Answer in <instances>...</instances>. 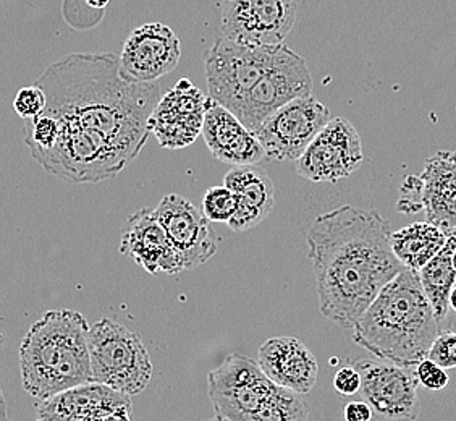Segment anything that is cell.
<instances>
[{
  "label": "cell",
  "instance_id": "1",
  "mask_svg": "<svg viewBox=\"0 0 456 421\" xmlns=\"http://www.w3.org/2000/svg\"><path fill=\"white\" fill-rule=\"evenodd\" d=\"M36 85L47 96L45 114L61 123L53 150L36 156L47 174L69 184H99L132 164L150 136L158 83L126 79L115 54H69Z\"/></svg>",
  "mask_w": 456,
  "mask_h": 421
},
{
  "label": "cell",
  "instance_id": "2",
  "mask_svg": "<svg viewBox=\"0 0 456 421\" xmlns=\"http://www.w3.org/2000/svg\"><path fill=\"white\" fill-rule=\"evenodd\" d=\"M321 313L353 329L404 266L392 248V230L378 210L345 204L317 216L307 232Z\"/></svg>",
  "mask_w": 456,
  "mask_h": 421
},
{
  "label": "cell",
  "instance_id": "3",
  "mask_svg": "<svg viewBox=\"0 0 456 421\" xmlns=\"http://www.w3.org/2000/svg\"><path fill=\"white\" fill-rule=\"evenodd\" d=\"M353 341L379 360L416 368L428 359L440 325L419 272L404 268L351 329Z\"/></svg>",
  "mask_w": 456,
  "mask_h": 421
},
{
  "label": "cell",
  "instance_id": "4",
  "mask_svg": "<svg viewBox=\"0 0 456 421\" xmlns=\"http://www.w3.org/2000/svg\"><path fill=\"white\" fill-rule=\"evenodd\" d=\"M89 326L73 310H51L37 319L20 345L21 383L36 400L93 383Z\"/></svg>",
  "mask_w": 456,
  "mask_h": 421
},
{
  "label": "cell",
  "instance_id": "5",
  "mask_svg": "<svg viewBox=\"0 0 456 421\" xmlns=\"http://www.w3.org/2000/svg\"><path fill=\"white\" fill-rule=\"evenodd\" d=\"M93 383L126 395L141 394L152 377L150 351L140 335L109 318L89 331Z\"/></svg>",
  "mask_w": 456,
  "mask_h": 421
},
{
  "label": "cell",
  "instance_id": "6",
  "mask_svg": "<svg viewBox=\"0 0 456 421\" xmlns=\"http://www.w3.org/2000/svg\"><path fill=\"white\" fill-rule=\"evenodd\" d=\"M281 45H241L219 36L204 54L209 96L232 111L273 69Z\"/></svg>",
  "mask_w": 456,
  "mask_h": 421
},
{
  "label": "cell",
  "instance_id": "7",
  "mask_svg": "<svg viewBox=\"0 0 456 421\" xmlns=\"http://www.w3.org/2000/svg\"><path fill=\"white\" fill-rule=\"evenodd\" d=\"M275 383L259 363L243 355H228L208 375V394L216 415L230 421H253Z\"/></svg>",
  "mask_w": 456,
  "mask_h": 421
},
{
  "label": "cell",
  "instance_id": "8",
  "mask_svg": "<svg viewBox=\"0 0 456 421\" xmlns=\"http://www.w3.org/2000/svg\"><path fill=\"white\" fill-rule=\"evenodd\" d=\"M311 91L313 77L306 61L291 51L289 45H281L273 69L232 109V112L256 133L273 112L297 97L309 96Z\"/></svg>",
  "mask_w": 456,
  "mask_h": 421
},
{
  "label": "cell",
  "instance_id": "9",
  "mask_svg": "<svg viewBox=\"0 0 456 421\" xmlns=\"http://www.w3.org/2000/svg\"><path fill=\"white\" fill-rule=\"evenodd\" d=\"M353 367L360 371V394L380 421H416L421 415L416 368L390 361L360 359Z\"/></svg>",
  "mask_w": 456,
  "mask_h": 421
},
{
  "label": "cell",
  "instance_id": "10",
  "mask_svg": "<svg viewBox=\"0 0 456 421\" xmlns=\"http://www.w3.org/2000/svg\"><path fill=\"white\" fill-rule=\"evenodd\" d=\"M297 23L295 0H222L220 37L241 45H281Z\"/></svg>",
  "mask_w": 456,
  "mask_h": 421
},
{
  "label": "cell",
  "instance_id": "11",
  "mask_svg": "<svg viewBox=\"0 0 456 421\" xmlns=\"http://www.w3.org/2000/svg\"><path fill=\"white\" fill-rule=\"evenodd\" d=\"M332 120L330 111L319 99L297 97L273 112L256 132L265 156L273 161H298L311 141Z\"/></svg>",
  "mask_w": 456,
  "mask_h": 421
},
{
  "label": "cell",
  "instance_id": "12",
  "mask_svg": "<svg viewBox=\"0 0 456 421\" xmlns=\"http://www.w3.org/2000/svg\"><path fill=\"white\" fill-rule=\"evenodd\" d=\"M424 210L426 220L445 230L456 228V150L439 151L426 161L419 177H406L398 210Z\"/></svg>",
  "mask_w": 456,
  "mask_h": 421
},
{
  "label": "cell",
  "instance_id": "13",
  "mask_svg": "<svg viewBox=\"0 0 456 421\" xmlns=\"http://www.w3.org/2000/svg\"><path fill=\"white\" fill-rule=\"evenodd\" d=\"M362 159L364 151L360 133L348 119L335 117L297 161V172L314 184H337L354 174Z\"/></svg>",
  "mask_w": 456,
  "mask_h": 421
},
{
  "label": "cell",
  "instance_id": "14",
  "mask_svg": "<svg viewBox=\"0 0 456 421\" xmlns=\"http://www.w3.org/2000/svg\"><path fill=\"white\" fill-rule=\"evenodd\" d=\"M208 99L188 78H182L159 99L148 122L160 148L182 150L202 135Z\"/></svg>",
  "mask_w": 456,
  "mask_h": 421
},
{
  "label": "cell",
  "instance_id": "15",
  "mask_svg": "<svg viewBox=\"0 0 456 421\" xmlns=\"http://www.w3.org/2000/svg\"><path fill=\"white\" fill-rule=\"evenodd\" d=\"M154 212L182 256L186 271L208 263L217 253L220 237L204 210L196 208L193 202L180 194H170L162 198Z\"/></svg>",
  "mask_w": 456,
  "mask_h": 421
},
{
  "label": "cell",
  "instance_id": "16",
  "mask_svg": "<svg viewBox=\"0 0 456 421\" xmlns=\"http://www.w3.org/2000/svg\"><path fill=\"white\" fill-rule=\"evenodd\" d=\"M120 57V70L126 79L156 83L174 71L182 57V43L164 23L141 25L126 37Z\"/></svg>",
  "mask_w": 456,
  "mask_h": 421
},
{
  "label": "cell",
  "instance_id": "17",
  "mask_svg": "<svg viewBox=\"0 0 456 421\" xmlns=\"http://www.w3.org/2000/svg\"><path fill=\"white\" fill-rule=\"evenodd\" d=\"M130 397L91 383L41 400L35 421H132Z\"/></svg>",
  "mask_w": 456,
  "mask_h": 421
},
{
  "label": "cell",
  "instance_id": "18",
  "mask_svg": "<svg viewBox=\"0 0 456 421\" xmlns=\"http://www.w3.org/2000/svg\"><path fill=\"white\" fill-rule=\"evenodd\" d=\"M120 252L151 276H175L186 271L182 256L156 218L154 208H142L128 218L123 228Z\"/></svg>",
  "mask_w": 456,
  "mask_h": 421
},
{
  "label": "cell",
  "instance_id": "19",
  "mask_svg": "<svg viewBox=\"0 0 456 421\" xmlns=\"http://www.w3.org/2000/svg\"><path fill=\"white\" fill-rule=\"evenodd\" d=\"M202 138L212 156L230 166H256L265 156L261 141L225 105L208 99Z\"/></svg>",
  "mask_w": 456,
  "mask_h": 421
},
{
  "label": "cell",
  "instance_id": "20",
  "mask_svg": "<svg viewBox=\"0 0 456 421\" xmlns=\"http://www.w3.org/2000/svg\"><path fill=\"white\" fill-rule=\"evenodd\" d=\"M257 363L275 384L309 394L319 376L314 353L297 337H273L259 347Z\"/></svg>",
  "mask_w": 456,
  "mask_h": 421
},
{
  "label": "cell",
  "instance_id": "21",
  "mask_svg": "<svg viewBox=\"0 0 456 421\" xmlns=\"http://www.w3.org/2000/svg\"><path fill=\"white\" fill-rule=\"evenodd\" d=\"M224 185L237 194L238 210L228 222L233 232H246L263 224L275 206V188L269 174L256 166L232 169L224 178Z\"/></svg>",
  "mask_w": 456,
  "mask_h": 421
},
{
  "label": "cell",
  "instance_id": "22",
  "mask_svg": "<svg viewBox=\"0 0 456 421\" xmlns=\"http://www.w3.org/2000/svg\"><path fill=\"white\" fill-rule=\"evenodd\" d=\"M448 234L430 222H414L392 232V248L404 268L421 271L447 245Z\"/></svg>",
  "mask_w": 456,
  "mask_h": 421
},
{
  "label": "cell",
  "instance_id": "23",
  "mask_svg": "<svg viewBox=\"0 0 456 421\" xmlns=\"http://www.w3.org/2000/svg\"><path fill=\"white\" fill-rule=\"evenodd\" d=\"M455 248L456 237L450 234L447 245L419 271L422 289L434 308L440 327L450 313V295L456 285V271L453 268Z\"/></svg>",
  "mask_w": 456,
  "mask_h": 421
},
{
  "label": "cell",
  "instance_id": "24",
  "mask_svg": "<svg viewBox=\"0 0 456 421\" xmlns=\"http://www.w3.org/2000/svg\"><path fill=\"white\" fill-rule=\"evenodd\" d=\"M311 409L301 394L275 384L253 421H309Z\"/></svg>",
  "mask_w": 456,
  "mask_h": 421
},
{
  "label": "cell",
  "instance_id": "25",
  "mask_svg": "<svg viewBox=\"0 0 456 421\" xmlns=\"http://www.w3.org/2000/svg\"><path fill=\"white\" fill-rule=\"evenodd\" d=\"M238 210L237 194L227 185L212 186L202 196V210L211 222L228 224Z\"/></svg>",
  "mask_w": 456,
  "mask_h": 421
},
{
  "label": "cell",
  "instance_id": "26",
  "mask_svg": "<svg viewBox=\"0 0 456 421\" xmlns=\"http://www.w3.org/2000/svg\"><path fill=\"white\" fill-rule=\"evenodd\" d=\"M47 107V96L39 85L21 88L13 99V109L23 120H31L43 114Z\"/></svg>",
  "mask_w": 456,
  "mask_h": 421
},
{
  "label": "cell",
  "instance_id": "27",
  "mask_svg": "<svg viewBox=\"0 0 456 421\" xmlns=\"http://www.w3.org/2000/svg\"><path fill=\"white\" fill-rule=\"evenodd\" d=\"M428 359L442 368H456V331H442L432 343Z\"/></svg>",
  "mask_w": 456,
  "mask_h": 421
},
{
  "label": "cell",
  "instance_id": "28",
  "mask_svg": "<svg viewBox=\"0 0 456 421\" xmlns=\"http://www.w3.org/2000/svg\"><path fill=\"white\" fill-rule=\"evenodd\" d=\"M416 376H418L419 384L428 391H442L450 383L447 369L442 368L436 361L429 360V359L422 360L416 367Z\"/></svg>",
  "mask_w": 456,
  "mask_h": 421
},
{
  "label": "cell",
  "instance_id": "29",
  "mask_svg": "<svg viewBox=\"0 0 456 421\" xmlns=\"http://www.w3.org/2000/svg\"><path fill=\"white\" fill-rule=\"evenodd\" d=\"M362 386V379H361L360 371L351 367H343L335 373L334 389L342 395L358 394Z\"/></svg>",
  "mask_w": 456,
  "mask_h": 421
},
{
  "label": "cell",
  "instance_id": "30",
  "mask_svg": "<svg viewBox=\"0 0 456 421\" xmlns=\"http://www.w3.org/2000/svg\"><path fill=\"white\" fill-rule=\"evenodd\" d=\"M374 410L366 400H354L345 407V421H372Z\"/></svg>",
  "mask_w": 456,
  "mask_h": 421
},
{
  "label": "cell",
  "instance_id": "31",
  "mask_svg": "<svg viewBox=\"0 0 456 421\" xmlns=\"http://www.w3.org/2000/svg\"><path fill=\"white\" fill-rule=\"evenodd\" d=\"M442 331H456V313H448L447 319L444 321V325L440 327V333Z\"/></svg>",
  "mask_w": 456,
  "mask_h": 421
},
{
  "label": "cell",
  "instance_id": "32",
  "mask_svg": "<svg viewBox=\"0 0 456 421\" xmlns=\"http://www.w3.org/2000/svg\"><path fill=\"white\" fill-rule=\"evenodd\" d=\"M91 9L104 10L110 0H85Z\"/></svg>",
  "mask_w": 456,
  "mask_h": 421
},
{
  "label": "cell",
  "instance_id": "33",
  "mask_svg": "<svg viewBox=\"0 0 456 421\" xmlns=\"http://www.w3.org/2000/svg\"><path fill=\"white\" fill-rule=\"evenodd\" d=\"M2 420L12 421L10 420L9 412H7V402H5L4 394H2Z\"/></svg>",
  "mask_w": 456,
  "mask_h": 421
},
{
  "label": "cell",
  "instance_id": "34",
  "mask_svg": "<svg viewBox=\"0 0 456 421\" xmlns=\"http://www.w3.org/2000/svg\"><path fill=\"white\" fill-rule=\"evenodd\" d=\"M450 311L456 313V285L452 290V295H450Z\"/></svg>",
  "mask_w": 456,
  "mask_h": 421
},
{
  "label": "cell",
  "instance_id": "35",
  "mask_svg": "<svg viewBox=\"0 0 456 421\" xmlns=\"http://www.w3.org/2000/svg\"><path fill=\"white\" fill-rule=\"evenodd\" d=\"M202 421H230L227 418H224V417H220V415H216V417H212V418H208V420Z\"/></svg>",
  "mask_w": 456,
  "mask_h": 421
},
{
  "label": "cell",
  "instance_id": "36",
  "mask_svg": "<svg viewBox=\"0 0 456 421\" xmlns=\"http://www.w3.org/2000/svg\"><path fill=\"white\" fill-rule=\"evenodd\" d=\"M453 268H455V271H456V248H455V252H453Z\"/></svg>",
  "mask_w": 456,
  "mask_h": 421
},
{
  "label": "cell",
  "instance_id": "37",
  "mask_svg": "<svg viewBox=\"0 0 456 421\" xmlns=\"http://www.w3.org/2000/svg\"><path fill=\"white\" fill-rule=\"evenodd\" d=\"M450 234H452V235H455V237H456V228H455V230H453V232H450ZM450 234H448V235H450Z\"/></svg>",
  "mask_w": 456,
  "mask_h": 421
}]
</instances>
